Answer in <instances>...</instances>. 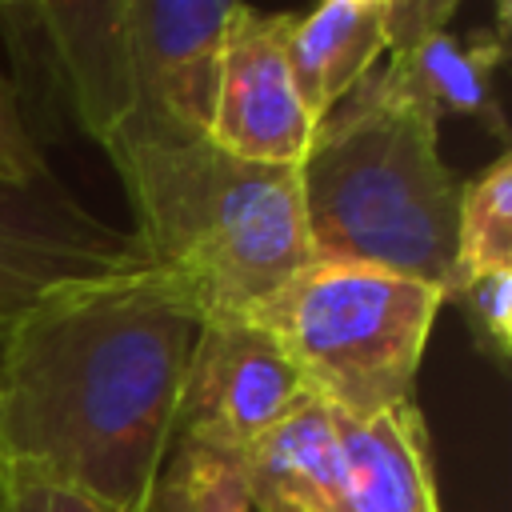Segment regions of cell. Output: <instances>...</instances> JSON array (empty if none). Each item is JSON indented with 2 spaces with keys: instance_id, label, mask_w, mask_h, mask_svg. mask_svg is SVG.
<instances>
[{
  "instance_id": "1",
  "label": "cell",
  "mask_w": 512,
  "mask_h": 512,
  "mask_svg": "<svg viewBox=\"0 0 512 512\" xmlns=\"http://www.w3.org/2000/svg\"><path fill=\"white\" fill-rule=\"evenodd\" d=\"M200 320L152 264L32 304L0 340V480H52L112 512H148Z\"/></svg>"
},
{
  "instance_id": "2",
  "label": "cell",
  "mask_w": 512,
  "mask_h": 512,
  "mask_svg": "<svg viewBox=\"0 0 512 512\" xmlns=\"http://www.w3.org/2000/svg\"><path fill=\"white\" fill-rule=\"evenodd\" d=\"M136 216V244L200 316H256L312 264L300 164H256L208 136L124 124L104 144Z\"/></svg>"
},
{
  "instance_id": "3",
  "label": "cell",
  "mask_w": 512,
  "mask_h": 512,
  "mask_svg": "<svg viewBox=\"0 0 512 512\" xmlns=\"http://www.w3.org/2000/svg\"><path fill=\"white\" fill-rule=\"evenodd\" d=\"M460 184L440 156V120L372 68L316 124L300 160L312 260L368 264L444 288L456 260Z\"/></svg>"
},
{
  "instance_id": "4",
  "label": "cell",
  "mask_w": 512,
  "mask_h": 512,
  "mask_svg": "<svg viewBox=\"0 0 512 512\" xmlns=\"http://www.w3.org/2000/svg\"><path fill=\"white\" fill-rule=\"evenodd\" d=\"M440 304L432 284L368 264L312 260L256 316L320 404L344 420H368L412 400Z\"/></svg>"
},
{
  "instance_id": "5",
  "label": "cell",
  "mask_w": 512,
  "mask_h": 512,
  "mask_svg": "<svg viewBox=\"0 0 512 512\" xmlns=\"http://www.w3.org/2000/svg\"><path fill=\"white\" fill-rule=\"evenodd\" d=\"M308 400L316 396L260 316H208L188 352L176 444L244 452Z\"/></svg>"
},
{
  "instance_id": "6",
  "label": "cell",
  "mask_w": 512,
  "mask_h": 512,
  "mask_svg": "<svg viewBox=\"0 0 512 512\" xmlns=\"http://www.w3.org/2000/svg\"><path fill=\"white\" fill-rule=\"evenodd\" d=\"M140 268L148 256L136 236L84 208L64 180L16 184L0 176V340L56 288Z\"/></svg>"
},
{
  "instance_id": "7",
  "label": "cell",
  "mask_w": 512,
  "mask_h": 512,
  "mask_svg": "<svg viewBox=\"0 0 512 512\" xmlns=\"http://www.w3.org/2000/svg\"><path fill=\"white\" fill-rule=\"evenodd\" d=\"M296 12H260L240 4L228 24L208 140L240 160L256 164H300L316 116L308 112L292 64H288V28Z\"/></svg>"
},
{
  "instance_id": "8",
  "label": "cell",
  "mask_w": 512,
  "mask_h": 512,
  "mask_svg": "<svg viewBox=\"0 0 512 512\" xmlns=\"http://www.w3.org/2000/svg\"><path fill=\"white\" fill-rule=\"evenodd\" d=\"M240 4L244 0H128L136 108L124 124L208 136L216 68Z\"/></svg>"
},
{
  "instance_id": "9",
  "label": "cell",
  "mask_w": 512,
  "mask_h": 512,
  "mask_svg": "<svg viewBox=\"0 0 512 512\" xmlns=\"http://www.w3.org/2000/svg\"><path fill=\"white\" fill-rule=\"evenodd\" d=\"M52 44L80 128L104 148L136 108L128 0H28Z\"/></svg>"
},
{
  "instance_id": "10",
  "label": "cell",
  "mask_w": 512,
  "mask_h": 512,
  "mask_svg": "<svg viewBox=\"0 0 512 512\" xmlns=\"http://www.w3.org/2000/svg\"><path fill=\"white\" fill-rule=\"evenodd\" d=\"M252 512H348L336 412L300 404L244 452H236Z\"/></svg>"
},
{
  "instance_id": "11",
  "label": "cell",
  "mask_w": 512,
  "mask_h": 512,
  "mask_svg": "<svg viewBox=\"0 0 512 512\" xmlns=\"http://www.w3.org/2000/svg\"><path fill=\"white\" fill-rule=\"evenodd\" d=\"M344 484L348 512H440L428 424L416 400H400L368 420H344Z\"/></svg>"
},
{
  "instance_id": "12",
  "label": "cell",
  "mask_w": 512,
  "mask_h": 512,
  "mask_svg": "<svg viewBox=\"0 0 512 512\" xmlns=\"http://www.w3.org/2000/svg\"><path fill=\"white\" fill-rule=\"evenodd\" d=\"M508 56V36L500 32H472L452 36L448 28L404 48L388 52L380 76L388 88H396L404 100L424 108L432 120L444 116H476L488 124L492 136L504 140V112L496 100V72Z\"/></svg>"
},
{
  "instance_id": "13",
  "label": "cell",
  "mask_w": 512,
  "mask_h": 512,
  "mask_svg": "<svg viewBox=\"0 0 512 512\" xmlns=\"http://www.w3.org/2000/svg\"><path fill=\"white\" fill-rule=\"evenodd\" d=\"M384 52V8L320 0L308 16L292 20L288 64L316 124L380 64Z\"/></svg>"
},
{
  "instance_id": "14",
  "label": "cell",
  "mask_w": 512,
  "mask_h": 512,
  "mask_svg": "<svg viewBox=\"0 0 512 512\" xmlns=\"http://www.w3.org/2000/svg\"><path fill=\"white\" fill-rule=\"evenodd\" d=\"M148 512H252L236 452L172 444Z\"/></svg>"
},
{
  "instance_id": "15",
  "label": "cell",
  "mask_w": 512,
  "mask_h": 512,
  "mask_svg": "<svg viewBox=\"0 0 512 512\" xmlns=\"http://www.w3.org/2000/svg\"><path fill=\"white\" fill-rule=\"evenodd\" d=\"M468 264H512V156L500 152L480 176L460 184L456 204V260Z\"/></svg>"
},
{
  "instance_id": "16",
  "label": "cell",
  "mask_w": 512,
  "mask_h": 512,
  "mask_svg": "<svg viewBox=\"0 0 512 512\" xmlns=\"http://www.w3.org/2000/svg\"><path fill=\"white\" fill-rule=\"evenodd\" d=\"M440 300L456 304L476 348L504 368L512 352V264L452 268L440 288Z\"/></svg>"
},
{
  "instance_id": "17",
  "label": "cell",
  "mask_w": 512,
  "mask_h": 512,
  "mask_svg": "<svg viewBox=\"0 0 512 512\" xmlns=\"http://www.w3.org/2000/svg\"><path fill=\"white\" fill-rule=\"evenodd\" d=\"M0 176L4 180H16V184H52L60 180L52 172V164L44 160L24 112H20V100H16V88L0 64Z\"/></svg>"
},
{
  "instance_id": "18",
  "label": "cell",
  "mask_w": 512,
  "mask_h": 512,
  "mask_svg": "<svg viewBox=\"0 0 512 512\" xmlns=\"http://www.w3.org/2000/svg\"><path fill=\"white\" fill-rule=\"evenodd\" d=\"M460 0H388L384 8V40L388 52H404L448 28Z\"/></svg>"
},
{
  "instance_id": "19",
  "label": "cell",
  "mask_w": 512,
  "mask_h": 512,
  "mask_svg": "<svg viewBox=\"0 0 512 512\" xmlns=\"http://www.w3.org/2000/svg\"><path fill=\"white\" fill-rule=\"evenodd\" d=\"M0 512H112V508L96 504L92 496L68 484L16 476V480H0Z\"/></svg>"
},
{
  "instance_id": "20",
  "label": "cell",
  "mask_w": 512,
  "mask_h": 512,
  "mask_svg": "<svg viewBox=\"0 0 512 512\" xmlns=\"http://www.w3.org/2000/svg\"><path fill=\"white\" fill-rule=\"evenodd\" d=\"M492 8H496V32L508 36V0H492Z\"/></svg>"
},
{
  "instance_id": "21",
  "label": "cell",
  "mask_w": 512,
  "mask_h": 512,
  "mask_svg": "<svg viewBox=\"0 0 512 512\" xmlns=\"http://www.w3.org/2000/svg\"><path fill=\"white\" fill-rule=\"evenodd\" d=\"M336 4H356V8H388V0H336Z\"/></svg>"
},
{
  "instance_id": "22",
  "label": "cell",
  "mask_w": 512,
  "mask_h": 512,
  "mask_svg": "<svg viewBox=\"0 0 512 512\" xmlns=\"http://www.w3.org/2000/svg\"><path fill=\"white\" fill-rule=\"evenodd\" d=\"M28 0H0V8H24Z\"/></svg>"
}]
</instances>
